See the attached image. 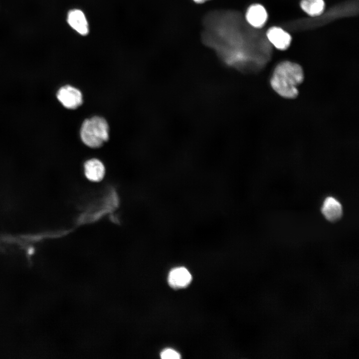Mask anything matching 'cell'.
Instances as JSON below:
<instances>
[{
    "label": "cell",
    "instance_id": "obj_1",
    "mask_svg": "<svg viewBox=\"0 0 359 359\" xmlns=\"http://www.w3.org/2000/svg\"><path fill=\"white\" fill-rule=\"evenodd\" d=\"M302 67L289 61L279 63L275 68L270 79L272 89L287 99L295 98L299 94L298 86L304 80Z\"/></svg>",
    "mask_w": 359,
    "mask_h": 359
},
{
    "label": "cell",
    "instance_id": "obj_2",
    "mask_svg": "<svg viewBox=\"0 0 359 359\" xmlns=\"http://www.w3.org/2000/svg\"><path fill=\"white\" fill-rule=\"evenodd\" d=\"M80 136L87 146L99 148L108 140V124L105 119L99 116L86 119L81 126Z\"/></svg>",
    "mask_w": 359,
    "mask_h": 359
},
{
    "label": "cell",
    "instance_id": "obj_3",
    "mask_svg": "<svg viewBox=\"0 0 359 359\" xmlns=\"http://www.w3.org/2000/svg\"><path fill=\"white\" fill-rule=\"evenodd\" d=\"M57 97L63 106L70 109L78 108L83 102L80 91L70 85L60 88L57 92Z\"/></svg>",
    "mask_w": 359,
    "mask_h": 359
},
{
    "label": "cell",
    "instance_id": "obj_4",
    "mask_svg": "<svg viewBox=\"0 0 359 359\" xmlns=\"http://www.w3.org/2000/svg\"><path fill=\"white\" fill-rule=\"evenodd\" d=\"M267 37L270 43L276 48L283 50L290 45L291 35L282 28L273 26L267 31Z\"/></svg>",
    "mask_w": 359,
    "mask_h": 359
},
{
    "label": "cell",
    "instance_id": "obj_5",
    "mask_svg": "<svg viewBox=\"0 0 359 359\" xmlns=\"http://www.w3.org/2000/svg\"><path fill=\"white\" fill-rule=\"evenodd\" d=\"M68 24L81 35H85L89 32L88 23L84 13L81 10L74 9L67 14Z\"/></svg>",
    "mask_w": 359,
    "mask_h": 359
},
{
    "label": "cell",
    "instance_id": "obj_6",
    "mask_svg": "<svg viewBox=\"0 0 359 359\" xmlns=\"http://www.w3.org/2000/svg\"><path fill=\"white\" fill-rule=\"evenodd\" d=\"M86 178L92 182H99L105 176V168L101 161L97 159L87 160L84 165Z\"/></svg>",
    "mask_w": 359,
    "mask_h": 359
},
{
    "label": "cell",
    "instance_id": "obj_7",
    "mask_svg": "<svg viewBox=\"0 0 359 359\" xmlns=\"http://www.w3.org/2000/svg\"><path fill=\"white\" fill-rule=\"evenodd\" d=\"M321 211L325 217L330 221L338 220L343 214L342 204L332 196H328L325 199Z\"/></svg>",
    "mask_w": 359,
    "mask_h": 359
},
{
    "label": "cell",
    "instance_id": "obj_8",
    "mask_svg": "<svg viewBox=\"0 0 359 359\" xmlns=\"http://www.w3.org/2000/svg\"><path fill=\"white\" fill-rule=\"evenodd\" d=\"M268 17L265 8L261 4H254L247 9L246 18L248 22L254 27H262L266 23Z\"/></svg>",
    "mask_w": 359,
    "mask_h": 359
},
{
    "label": "cell",
    "instance_id": "obj_9",
    "mask_svg": "<svg viewBox=\"0 0 359 359\" xmlns=\"http://www.w3.org/2000/svg\"><path fill=\"white\" fill-rule=\"evenodd\" d=\"M191 275L184 267L173 269L169 274L168 282L173 288H180L187 286L191 282Z\"/></svg>",
    "mask_w": 359,
    "mask_h": 359
},
{
    "label": "cell",
    "instance_id": "obj_10",
    "mask_svg": "<svg viewBox=\"0 0 359 359\" xmlns=\"http://www.w3.org/2000/svg\"><path fill=\"white\" fill-rule=\"evenodd\" d=\"M300 6L304 12L310 16L320 15L325 8L324 0H302Z\"/></svg>",
    "mask_w": 359,
    "mask_h": 359
},
{
    "label": "cell",
    "instance_id": "obj_11",
    "mask_svg": "<svg viewBox=\"0 0 359 359\" xmlns=\"http://www.w3.org/2000/svg\"><path fill=\"white\" fill-rule=\"evenodd\" d=\"M161 357L163 359H178L180 358V355L174 350L167 349L162 352Z\"/></svg>",
    "mask_w": 359,
    "mask_h": 359
},
{
    "label": "cell",
    "instance_id": "obj_12",
    "mask_svg": "<svg viewBox=\"0 0 359 359\" xmlns=\"http://www.w3.org/2000/svg\"><path fill=\"white\" fill-rule=\"evenodd\" d=\"M193 0L197 3H201L207 0Z\"/></svg>",
    "mask_w": 359,
    "mask_h": 359
}]
</instances>
